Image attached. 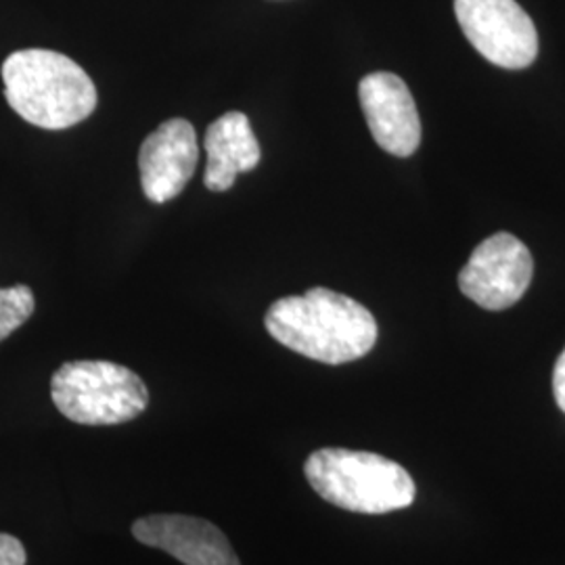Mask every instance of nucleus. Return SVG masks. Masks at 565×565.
I'll return each mask as SVG.
<instances>
[{"mask_svg": "<svg viewBox=\"0 0 565 565\" xmlns=\"http://www.w3.org/2000/svg\"><path fill=\"white\" fill-rule=\"evenodd\" d=\"M4 97L23 120L65 130L97 107V88L81 65L57 51L25 49L2 63Z\"/></svg>", "mask_w": 565, "mask_h": 565, "instance_id": "nucleus-2", "label": "nucleus"}, {"mask_svg": "<svg viewBox=\"0 0 565 565\" xmlns=\"http://www.w3.org/2000/svg\"><path fill=\"white\" fill-rule=\"evenodd\" d=\"M28 553L20 539L11 534H0V565H25Z\"/></svg>", "mask_w": 565, "mask_h": 565, "instance_id": "nucleus-12", "label": "nucleus"}, {"mask_svg": "<svg viewBox=\"0 0 565 565\" xmlns=\"http://www.w3.org/2000/svg\"><path fill=\"white\" fill-rule=\"evenodd\" d=\"M359 99L375 142L396 158H408L419 149L422 120L403 78L375 72L359 84Z\"/></svg>", "mask_w": 565, "mask_h": 565, "instance_id": "nucleus-7", "label": "nucleus"}, {"mask_svg": "<svg viewBox=\"0 0 565 565\" xmlns=\"http://www.w3.org/2000/svg\"><path fill=\"white\" fill-rule=\"evenodd\" d=\"M207 166L203 184L214 191H228L242 172H252L260 163V142L249 118L242 111H228L205 130Z\"/></svg>", "mask_w": 565, "mask_h": 565, "instance_id": "nucleus-10", "label": "nucleus"}, {"mask_svg": "<svg viewBox=\"0 0 565 565\" xmlns=\"http://www.w3.org/2000/svg\"><path fill=\"white\" fill-rule=\"evenodd\" d=\"M266 331L310 361L345 364L366 356L377 342V321L363 303L327 287L273 303Z\"/></svg>", "mask_w": 565, "mask_h": 565, "instance_id": "nucleus-1", "label": "nucleus"}, {"mask_svg": "<svg viewBox=\"0 0 565 565\" xmlns=\"http://www.w3.org/2000/svg\"><path fill=\"white\" fill-rule=\"evenodd\" d=\"M200 160L198 135L191 121L182 118L160 124L141 145L139 170L142 193L153 203L179 198L193 179Z\"/></svg>", "mask_w": 565, "mask_h": 565, "instance_id": "nucleus-8", "label": "nucleus"}, {"mask_svg": "<svg viewBox=\"0 0 565 565\" xmlns=\"http://www.w3.org/2000/svg\"><path fill=\"white\" fill-rule=\"evenodd\" d=\"M303 473L321 499L352 513L382 515L406 509L417 494L403 465L366 450L321 448L308 457Z\"/></svg>", "mask_w": 565, "mask_h": 565, "instance_id": "nucleus-3", "label": "nucleus"}, {"mask_svg": "<svg viewBox=\"0 0 565 565\" xmlns=\"http://www.w3.org/2000/svg\"><path fill=\"white\" fill-rule=\"evenodd\" d=\"M532 275L534 260L524 243L497 233L473 249L459 275V287L486 310H507L524 298Z\"/></svg>", "mask_w": 565, "mask_h": 565, "instance_id": "nucleus-6", "label": "nucleus"}, {"mask_svg": "<svg viewBox=\"0 0 565 565\" xmlns=\"http://www.w3.org/2000/svg\"><path fill=\"white\" fill-rule=\"evenodd\" d=\"M455 13L467 41L490 63L524 70L536 60L534 21L515 0H455Z\"/></svg>", "mask_w": 565, "mask_h": 565, "instance_id": "nucleus-5", "label": "nucleus"}, {"mask_svg": "<svg viewBox=\"0 0 565 565\" xmlns=\"http://www.w3.org/2000/svg\"><path fill=\"white\" fill-rule=\"evenodd\" d=\"M36 308L34 294L28 285L0 289V342L25 323Z\"/></svg>", "mask_w": 565, "mask_h": 565, "instance_id": "nucleus-11", "label": "nucleus"}, {"mask_svg": "<svg viewBox=\"0 0 565 565\" xmlns=\"http://www.w3.org/2000/svg\"><path fill=\"white\" fill-rule=\"evenodd\" d=\"M51 396L61 415L78 425L128 424L149 404L141 377L109 361L61 364L51 380Z\"/></svg>", "mask_w": 565, "mask_h": 565, "instance_id": "nucleus-4", "label": "nucleus"}, {"mask_svg": "<svg viewBox=\"0 0 565 565\" xmlns=\"http://www.w3.org/2000/svg\"><path fill=\"white\" fill-rule=\"evenodd\" d=\"M553 394H555L557 406L565 413V350L557 359L555 371H553Z\"/></svg>", "mask_w": 565, "mask_h": 565, "instance_id": "nucleus-13", "label": "nucleus"}, {"mask_svg": "<svg viewBox=\"0 0 565 565\" xmlns=\"http://www.w3.org/2000/svg\"><path fill=\"white\" fill-rule=\"evenodd\" d=\"M142 545L160 548L184 565H242L237 553L212 522L193 515H147L132 524Z\"/></svg>", "mask_w": 565, "mask_h": 565, "instance_id": "nucleus-9", "label": "nucleus"}]
</instances>
